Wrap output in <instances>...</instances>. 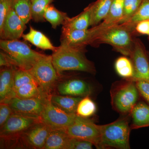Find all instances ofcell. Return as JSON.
<instances>
[{"mask_svg": "<svg viewBox=\"0 0 149 149\" xmlns=\"http://www.w3.org/2000/svg\"><path fill=\"white\" fill-rule=\"evenodd\" d=\"M91 29L92 34L89 45L98 47L102 44H107L123 56H130L136 37L132 29L123 24L102 29L94 26Z\"/></svg>", "mask_w": 149, "mask_h": 149, "instance_id": "1", "label": "cell"}, {"mask_svg": "<svg viewBox=\"0 0 149 149\" xmlns=\"http://www.w3.org/2000/svg\"><path fill=\"white\" fill-rule=\"evenodd\" d=\"M86 48L73 47L61 44L52 55V61L60 75L65 71H77L95 74V64L85 56Z\"/></svg>", "mask_w": 149, "mask_h": 149, "instance_id": "2", "label": "cell"}, {"mask_svg": "<svg viewBox=\"0 0 149 149\" xmlns=\"http://www.w3.org/2000/svg\"><path fill=\"white\" fill-rule=\"evenodd\" d=\"M130 115L121 116L113 122L101 125L100 149H130Z\"/></svg>", "mask_w": 149, "mask_h": 149, "instance_id": "3", "label": "cell"}, {"mask_svg": "<svg viewBox=\"0 0 149 149\" xmlns=\"http://www.w3.org/2000/svg\"><path fill=\"white\" fill-rule=\"evenodd\" d=\"M110 95L112 107L121 116L130 115L141 97L135 82L124 79L112 84Z\"/></svg>", "mask_w": 149, "mask_h": 149, "instance_id": "4", "label": "cell"}, {"mask_svg": "<svg viewBox=\"0 0 149 149\" xmlns=\"http://www.w3.org/2000/svg\"><path fill=\"white\" fill-rule=\"evenodd\" d=\"M0 47L19 68L29 70L45 54L32 50L27 43L18 40H1Z\"/></svg>", "mask_w": 149, "mask_h": 149, "instance_id": "5", "label": "cell"}, {"mask_svg": "<svg viewBox=\"0 0 149 149\" xmlns=\"http://www.w3.org/2000/svg\"><path fill=\"white\" fill-rule=\"evenodd\" d=\"M29 71L42 94L47 97L52 95V91L60 76L53 64L52 55H44Z\"/></svg>", "mask_w": 149, "mask_h": 149, "instance_id": "6", "label": "cell"}, {"mask_svg": "<svg viewBox=\"0 0 149 149\" xmlns=\"http://www.w3.org/2000/svg\"><path fill=\"white\" fill-rule=\"evenodd\" d=\"M63 130L71 138L91 142L97 148L100 149L101 125L89 118L77 115L74 122Z\"/></svg>", "mask_w": 149, "mask_h": 149, "instance_id": "7", "label": "cell"}, {"mask_svg": "<svg viewBox=\"0 0 149 149\" xmlns=\"http://www.w3.org/2000/svg\"><path fill=\"white\" fill-rule=\"evenodd\" d=\"M41 121L40 118L13 112L0 130L1 139L6 142L14 141L32 126Z\"/></svg>", "mask_w": 149, "mask_h": 149, "instance_id": "8", "label": "cell"}, {"mask_svg": "<svg viewBox=\"0 0 149 149\" xmlns=\"http://www.w3.org/2000/svg\"><path fill=\"white\" fill-rule=\"evenodd\" d=\"M76 114L68 113L51 102L49 96L46 99L40 116L41 121L52 129L64 130L74 122Z\"/></svg>", "mask_w": 149, "mask_h": 149, "instance_id": "9", "label": "cell"}, {"mask_svg": "<svg viewBox=\"0 0 149 149\" xmlns=\"http://www.w3.org/2000/svg\"><path fill=\"white\" fill-rule=\"evenodd\" d=\"M52 130L50 127L41 120L14 140V144L20 148L43 149Z\"/></svg>", "mask_w": 149, "mask_h": 149, "instance_id": "10", "label": "cell"}, {"mask_svg": "<svg viewBox=\"0 0 149 149\" xmlns=\"http://www.w3.org/2000/svg\"><path fill=\"white\" fill-rule=\"evenodd\" d=\"M129 57L134 68V75L130 80L135 81L144 80L149 82L148 53L143 43L136 37L134 46Z\"/></svg>", "mask_w": 149, "mask_h": 149, "instance_id": "11", "label": "cell"}, {"mask_svg": "<svg viewBox=\"0 0 149 149\" xmlns=\"http://www.w3.org/2000/svg\"><path fill=\"white\" fill-rule=\"evenodd\" d=\"M48 97L42 96L33 98L21 99L14 97L7 103L15 113L40 117Z\"/></svg>", "mask_w": 149, "mask_h": 149, "instance_id": "12", "label": "cell"}, {"mask_svg": "<svg viewBox=\"0 0 149 149\" xmlns=\"http://www.w3.org/2000/svg\"><path fill=\"white\" fill-rule=\"evenodd\" d=\"M26 28V24L12 8L0 29V37L3 40H18Z\"/></svg>", "mask_w": 149, "mask_h": 149, "instance_id": "13", "label": "cell"}, {"mask_svg": "<svg viewBox=\"0 0 149 149\" xmlns=\"http://www.w3.org/2000/svg\"><path fill=\"white\" fill-rule=\"evenodd\" d=\"M56 90L59 95L81 97L90 95L92 92L90 85L79 78H72L58 83Z\"/></svg>", "mask_w": 149, "mask_h": 149, "instance_id": "14", "label": "cell"}, {"mask_svg": "<svg viewBox=\"0 0 149 149\" xmlns=\"http://www.w3.org/2000/svg\"><path fill=\"white\" fill-rule=\"evenodd\" d=\"M91 29L86 30L72 29L63 26L61 44L79 48H86L92 36Z\"/></svg>", "mask_w": 149, "mask_h": 149, "instance_id": "15", "label": "cell"}, {"mask_svg": "<svg viewBox=\"0 0 149 149\" xmlns=\"http://www.w3.org/2000/svg\"><path fill=\"white\" fill-rule=\"evenodd\" d=\"M17 67H6L0 72V102L7 103L15 97L14 91L15 70Z\"/></svg>", "mask_w": 149, "mask_h": 149, "instance_id": "16", "label": "cell"}, {"mask_svg": "<svg viewBox=\"0 0 149 149\" xmlns=\"http://www.w3.org/2000/svg\"><path fill=\"white\" fill-rule=\"evenodd\" d=\"M131 130L149 127V104L146 102H139L130 114Z\"/></svg>", "mask_w": 149, "mask_h": 149, "instance_id": "17", "label": "cell"}, {"mask_svg": "<svg viewBox=\"0 0 149 149\" xmlns=\"http://www.w3.org/2000/svg\"><path fill=\"white\" fill-rule=\"evenodd\" d=\"M124 2V0H113L107 16L96 27L102 29L120 24L123 17Z\"/></svg>", "mask_w": 149, "mask_h": 149, "instance_id": "18", "label": "cell"}, {"mask_svg": "<svg viewBox=\"0 0 149 149\" xmlns=\"http://www.w3.org/2000/svg\"><path fill=\"white\" fill-rule=\"evenodd\" d=\"M93 3H91L82 12L74 17H68L63 27L72 29L86 30L91 26Z\"/></svg>", "mask_w": 149, "mask_h": 149, "instance_id": "19", "label": "cell"}, {"mask_svg": "<svg viewBox=\"0 0 149 149\" xmlns=\"http://www.w3.org/2000/svg\"><path fill=\"white\" fill-rule=\"evenodd\" d=\"M71 138L63 130L52 129L43 149H68Z\"/></svg>", "mask_w": 149, "mask_h": 149, "instance_id": "20", "label": "cell"}, {"mask_svg": "<svg viewBox=\"0 0 149 149\" xmlns=\"http://www.w3.org/2000/svg\"><path fill=\"white\" fill-rule=\"evenodd\" d=\"M82 98L81 97L61 95H52L49 96L51 102L54 105L62 110L72 114H76L77 105Z\"/></svg>", "mask_w": 149, "mask_h": 149, "instance_id": "21", "label": "cell"}, {"mask_svg": "<svg viewBox=\"0 0 149 149\" xmlns=\"http://www.w3.org/2000/svg\"><path fill=\"white\" fill-rule=\"evenodd\" d=\"M22 37L37 48L43 50H50L53 52L56 49L57 47H54L50 40L42 32L30 27L29 32L23 34Z\"/></svg>", "mask_w": 149, "mask_h": 149, "instance_id": "22", "label": "cell"}, {"mask_svg": "<svg viewBox=\"0 0 149 149\" xmlns=\"http://www.w3.org/2000/svg\"><path fill=\"white\" fill-rule=\"evenodd\" d=\"M113 0H97L92 3L91 26L94 27L104 20L108 13Z\"/></svg>", "mask_w": 149, "mask_h": 149, "instance_id": "23", "label": "cell"}, {"mask_svg": "<svg viewBox=\"0 0 149 149\" xmlns=\"http://www.w3.org/2000/svg\"><path fill=\"white\" fill-rule=\"evenodd\" d=\"M114 68L116 73L123 79L130 80L134 75V68L130 58L127 56L119 57L116 60Z\"/></svg>", "mask_w": 149, "mask_h": 149, "instance_id": "24", "label": "cell"}, {"mask_svg": "<svg viewBox=\"0 0 149 149\" xmlns=\"http://www.w3.org/2000/svg\"><path fill=\"white\" fill-rule=\"evenodd\" d=\"M44 16L45 20L49 22L54 29L61 24L63 25L69 17L66 13L58 10L51 4L46 8Z\"/></svg>", "mask_w": 149, "mask_h": 149, "instance_id": "25", "label": "cell"}, {"mask_svg": "<svg viewBox=\"0 0 149 149\" xmlns=\"http://www.w3.org/2000/svg\"><path fill=\"white\" fill-rule=\"evenodd\" d=\"M12 8L25 24L32 19L30 0H12Z\"/></svg>", "mask_w": 149, "mask_h": 149, "instance_id": "26", "label": "cell"}, {"mask_svg": "<svg viewBox=\"0 0 149 149\" xmlns=\"http://www.w3.org/2000/svg\"><path fill=\"white\" fill-rule=\"evenodd\" d=\"M147 19H149V0H143L136 13L128 21L121 24L134 31L138 22Z\"/></svg>", "mask_w": 149, "mask_h": 149, "instance_id": "27", "label": "cell"}, {"mask_svg": "<svg viewBox=\"0 0 149 149\" xmlns=\"http://www.w3.org/2000/svg\"><path fill=\"white\" fill-rule=\"evenodd\" d=\"M15 97L21 99L33 98L42 96L45 97L41 93L36 82L22 85L15 90Z\"/></svg>", "mask_w": 149, "mask_h": 149, "instance_id": "28", "label": "cell"}, {"mask_svg": "<svg viewBox=\"0 0 149 149\" xmlns=\"http://www.w3.org/2000/svg\"><path fill=\"white\" fill-rule=\"evenodd\" d=\"M97 106L95 102L89 97L82 98L77 105L76 114L80 117L89 118L95 113Z\"/></svg>", "mask_w": 149, "mask_h": 149, "instance_id": "29", "label": "cell"}, {"mask_svg": "<svg viewBox=\"0 0 149 149\" xmlns=\"http://www.w3.org/2000/svg\"><path fill=\"white\" fill-rule=\"evenodd\" d=\"M53 0H30L32 8V19L36 22L45 21L44 13L46 8Z\"/></svg>", "mask_w": 149, "mask_h": 149, "instance_id": "30", "label": "cell"}, {"mask_svg": "<svg viewBox=\"0 0 149 149\" xmlns=\"http://www.w3.org/2000/svg\"><path fill=\"white\" fill-rule=\"evenodd\" d=\"M14 81L15 91L22 85L31 82H36L33 76L28 70L19 68H17L15 70Z\"/></svg>", "mask_w": 149, "mask_h": 149, "instance_id": "31", "label": "cell"}, {"mask_svg": "<svg viewBox=\"0 0 149 149\" xmlns=\"http://www.w3.org/2000/svg\"><path fill=\"white\" fill-rule=\"evenodd\" d=\"M143 0H124L123 15L120 24L128 21L136 13Z\"/></svg>", "mask_w": 149, "mask_h": 149, "instance_id": "32", "label": "cell"}, {"mask_svg": "<svg viewBox=\"0 0 149 149\" xmlns=\"http://www.w3.org/2000/svg\"><path fill=\"white\" fill-rule=\"evenodd\" d=\"M12 9V0H0V29Z\"/></svg>", "mask_w": 149, "mask_h": 149, "instance_id": "33", "label": "cell"}, {"mask_svg": "<svg viewBox=\"0 0 149 149\" xmlns=\"http://www.w3.org/2000/svg\"><path fill=\"white\" fill-rule=\"evenodd\" d=\"M140 96L149 104V82L144 80L135 81Z\"/></svg>", "mask_w": 149, "mask_h": 149, "instance_id": "34", "label": "cell"}, {"mask_svg": "<svg viewBox=\"0 0 149 149\" xmlns=\"http://www.w3.org/2000/svg\"><path fill=\"white\" fill-rule=\"evenodd\" d=\"M13 112L8 104L1 103L0 104V127H2L8 120Z\"/></svg>", "mask_w": 149, "mask_h": 149, "instance_id": "35", "label": "cell"}, {"mask_svg": "<svg viewBox=\"0 0 149 149\" xmlns=\"http://www.w3.org/2000/svg\"><path fill=\"white\" fill-rule=\"evenodd\" d=\"M94 145L91 142L71 138L70 141L68 149H91Z\"/></svg>", "mask_w": 149, "mask_h": 149, "instance_id": "36", "label": "cell"}, {"mask_svg": "<svg viewBox=\"0 0 149 149\" xmlns=\"http://www.w3.org/2000/svg\"><path fill=\"white\" fill-rule=\"evenodd\" d=\"M133 33L136 37L141 35L149 37V19L138 22L134 27Z\"/></svg>", "mask_w": 149, "mask_h": 149, "instance_id": "37", "label": "cell"}, {"mask_svg": "<svg viewBox=\"0 0 149 149\" xmlns=\"http://www.w3.org/2000/svg\"><path fill=\"white\" fill-rule=\"evenodd\" d=\"M0 66L1 67H17L16 63L10 57L4 52H0Z\"/></svg>", "mask_w": 149, "mask_h": 149, "instance_id": "38", "label": "cell"}, {"mask_svg": "<svg viewBox=\"0 0 149 149\" xmlns=\"http://www.w3.org/2000/svg\"><path fill=\"white\" fill-rule=\"evenodd\" d=\"M148 41L149 42V37H148Z\"/></svg>", "mask_w": 149, "mask_h": 149, "instance_id": "39", "label": "cell"}, {"mask_svg": "<svg viewBox=\"0 0 149 149\" xmlns=\"http://www.w3.org/2000/svg\"><path fill=\"white\" fill-rule=\"evenodd\" d=\"M148 56H149V52H148Z\"/></svg>", "mask_w": 149, "mask_h": 149, "instance_id": "40", "label": "cell"}]
</instances>
